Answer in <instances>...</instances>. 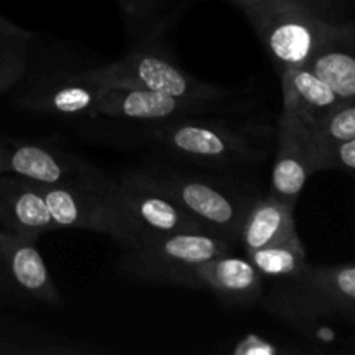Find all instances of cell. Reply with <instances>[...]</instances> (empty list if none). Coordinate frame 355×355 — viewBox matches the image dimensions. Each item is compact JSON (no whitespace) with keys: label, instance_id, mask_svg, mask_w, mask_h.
Returning a JSON list of instances; mask_svg holds the SVG:
<instances>
[{"label":"cell","instance_id":"obj_1","mask_svg":"<svg viewBox=\"0 0 355 355\" xmlns=\"http://www.w3.org/2000/svg\"><path fill=\"white\" fill-rule=\"evenodd\" d=\"M141 132L162 151L217 170L262 163L269 156L274 134L267 125L227 120L224 114L148 121Z\"/></svg>","mask_w":355,"mask_h":355},{"label":"cell","instance_id":"obj_2","mask_svg":"<svg viewBox=\"0 0 355 355\" xmlns=\"http://www.w3.org/2000/svg\"><path fill=\"white\" fill-rule=\"evenodd\" d=\"M245 16L277 73L304 64L326 42L355 33L343 0H263Z\"/></svg>","mask_w":355,"mask_h":355},{"label":"cell","instance_id":"obj_3","mask_svg":"<svg viewBox=\"0 0 355 355\" xmlns=\"http://www.w3.org/2000/svg\"><path fill=\"white\" fill-rule=\"evenodd\" d=\"M259 304L314 342H335V333L322 326V321L354 319L355 267L307 263L295 279L277 281V286L262 295Z\"/></svg>","mask_w":355,"mask_h":355},{"label":"cell","instance_id":"obj_4","mask_svg":"<svg viewBox=\"0 0 355 355\" xmlns=\"http://www.w3.org/2000/svg\"><path fill=\"white\" fill-rule=\"evenodd\" d=\"M179 205L210 234L236 245L243 217L259 194L253 187L186 170L153 166L123 173Z\"/></svg>","mask_w":355,"mask_h":355},{"label":"cell","instance_id":"obj_5","mask_svg":"<svg viewBox=\"0 0 355 355\" xmlns=\"http://www.w3.org/2000/svg\"><path fill=\"white\" fill-rule=\"evenodd\" d=\"M232 243L205 231H180L142 239L123 248L118 269L142 283L198 290V270L208 260L231 252Z\"/></svg>","mask_w":355,"mask_h":355},{"label":"cell","instance_id":"obj_6","mask_svg":"<svg viewBox=\"0 0 355 355\" xmlns=\"http://www.w3.org/2000/svg\"><path fill=\"white\" fill-rule=\"evenodd\" d=\"M92 78L111 89H141L180 99L203 101V103H231L232 90L214 85L184 71L165 51L155 47L149 38L137 42L123 59L96 69H87Z\"/></svg>","mask_w":355,"mask_h":355},{"label":"cell","instance_id":"obj_7","mask_svg":"<svg viewBox=\"0 0 355 355\" xmlns=\"http://www.w3.org/2000/svg\"><path fill=\"white\" fill-rule=\"evenodd\" d=\"M103 191L127 227L130 236V245L127 248L153 236L180 231H205L172 200L125 175L116 179L107 177L103 184Z\"/></svg>","mask_w":355,"mask_h":355},{"label":"cell","instance_id":"obj_8","mask_svg":"<svg viewBox=\"0 0 355 355\" xmlns=\"http://www.w3.org/2000/svg\"><path fill=\"white\" fill-rule=\"evenodd\" d=\"M104 180L96 186L38 184V187L58 229L99 232L113 239L121 248H127L130 245V236L120 215L104 194Z\"/></svg>","mask_w":355,"mask_h":355},{"label":"cell","instance_id":"obj_9","mask_svg":"<svg viewBox=\"0 0 355 355\" xmlns=\"http://www.w3.org/2000/svg\"><path fill=\"white\" fill-rule=\"evenodd\" d=\"M0 175L45 186H96L106 179L96 166L68 153L17 141H0Z\"/></svg>","mask_w":355,"mask_h":355},{"label":"cell","instance_id":"obj_10","mask_svg":"<svg viewBox=\"0 0 355 355\" xmlns=\"http://www.w3.org/2000/svg\"><path fill=\"white\" fill-rule=\"evenodd\" d=\"M236 111L232 103H203L180 99L166 94L141 89H111L94 110L92 118H118L130 121H165L205 114H229Z\"/></svg>","mask_w":355,"mask_h":355},{"label":"cell","instance_id":"obj_11","mask_svg":"<svg viewBox=\"0 0 355 355\" xmlns=\"http://www.w3.org/2000/svg\"><path fill=\"white\" fill-rule=\"evenodd\" d=\"M111 87L83 73H52L31 78L14 103L37 113L61 116H92L97 103Z\"/></svg>","mask_w":355,"mask_h":355},{"label":"cell","instance_id":"obj_12","mask_svg":"<svg viewBox=\"0 0 355 355\" xmlns=\"http://www.w3.org/2000/svg\"><path fill=\"white\" fill-rule=\"evenodd\" d=\"M38 234L0 227V257L3 279L21 297L47 305H59L61 297L51 270L37 248Z\"/></svg>","mask_w":355,"mask_h":355},{"label":"cell","instance_id":"obj_13","mask_svg":"<svg viewBox=\"0 0 355 355\" xmlns=\"http://www.w3.org/2000/svg\"><path fill=\"white\" fill-rule=\"evenodd\" d=\"M311 175L307 130L297 118L283 113L276 130V155L269 194L283 203L297 207L298 198Z\"/></svg>","mask_w":355,"mask_h":355},{"label":"cell","instance_id":"obj_14","mask_svg":"<svg viewBox=\"0 0 355 355\" xmlns=\"http://www.w3.org/2000/svg\"><path fill=\"white\" fill-rule=\"evenodd\" d=\"M198 290L210 291L227 307H252L263 295V277L248 257L227 252L200 267Z\"/></svg>","mask_w":355,"mask_h":355},{"label":"cell","instance_id":"obj_15","mask_svg":"<svg viewBox=\"0 0 355 355\" xmlns=\"http://www.w3.org/2000/svg\"><path fill=\"white\" fill-rule=\"evenodd\" d=\"M0 227L38 236L58 231L37 182L0 175Z\"/></svg>","mask_w":355,"mask_h":355},{"label":"cell","instance_id":"obj_16","mask_svg":"<svg viewBox=\"0 0 355 355\" xmlns=\"http://www.w3.org/2000/svg\"><path fill=\"white\" fill-rule=\"evenodd\" d=\"M293 211V205L283 203L270 194L257 196L250 203L239 227L238 243L245 248V253L295 234L297 227Z\"/></svg>","mask_w":355,"mask_h":355},{"label":"cell","instance_id":"obj_17","mask_svg":"<svg viewBox=\"0 0 355 355\" xmlns=\"http://www.w3.org/2000/svg\"><path fill=\"white\" fill-rule=\"evenodd\" d=\"M283 85V111L300 120H314L343 103L321 78L304 64L279 73Z\"/></svg>","mask_w":355,"mask_h":355},{"label":"cell","instance_id":"obj_18","mask_svg":"<svg viewBox=\"0 0 355 355\" xmlns=\"http://www.w3.org/2000/svg\"><path fill=\"white\" fill-rule=\"evenodd\" d=\"M354 40L355 33H349L326 42L304 62L342 101H355Z\"/></svg>","mask_w":355,"mask_h":355},{"label":"cell","instance_id":"obj_19","mask_svg":"<svg viewBox=\"0 0 355 355\" xmlns=\"http://www.w3.org/2000/svg\"><path fill=\"white\" fill-rule=\"evenodd\" d=\"M250 262L257 267L262 277L276 281L295 279L307 267V255L298 232L267 245L255 252L246 253Z\"/></svg>","mask_w":355,"mask_h":355},{"label":"cell","instance_id":"obj_20","mask_svg":"<svg viewBox=\"0 0 355 355\" xmlns=\"http://www.w3.org/2000/svg\"><path fill=\"white\" fill-rule=\"evenodd\" d=\"M33 33L0 16V94L16 87L31 66Z\"/></svg>","mask_w":355,"mask_h":355},{"label":"cell","instance_id":"obj_21","mask_svg":"<svg viewBox=\"0 0 355 355\" xmlns=\"http://www.w3.org/2000/svg\"><path fill=\"white\" fill-rule=\"evenodd\" d=\"M297 120L305 127L312 144L329 149L336 142L355 139V101H343L314 120Z\"/></svg>","mask_w":355,"mask_h":355},{"label":"cell","instance_id":"obj_22","mask_svg":"<svg viewBox=\"0 0 355 355\" xmlns=\"http://www.w3.org/2000/svg\"><path fill=\"white\" fill-rule=\"evenodd\" d=\"M118 6L132 33H144L141 40L151 38L153 31L162 28L163 0H118Z\"/></svg>","mask_w":355,"mask_h":355},{"label":"cell","instance_id":"obj_23","mask_svg":"<svg viewBox=\"0 0 355 355\" xmlns=\"http://www.w3.org/2000/svg\"><path fill=\"white\" fill-rule=\"evenodd\" d=\"M328 170H342V172L354 173L355 168V139L342 141L331 148L328 153Z\"/></svg>","mask_w":355,"mask_h":355},{"label":"cell","instance_id":"obj_24","mask_svg":"<svg viewBox=\"0 0 355 355\" xmlns=\"http://www.w3.org/2000/svg\"><path fill=\"white\" fill-rule=\"evenodd\" d=\"M231 354L234 355H277L281 354V349L269 342L267 338L259 335H246L245 338L239 340L232 347Z\"/></svg>","mask_w":355,"mask_h":355},{"label":"cell","instance_id":"obj_25","mask_svg":"<svg viewBox=\"0 0 355 355\" xmlns=\"http://www.w3.org/2000/svg\"><path fill=\"white\" fill-rule=\"evenodd\" d=\"M227 2L234 3V6L239 7L243 12H248V10H252L253 7H257L259 3H262L263 0H227Z\"/></svg>","mask_w":355,"mask_h":355},{"label":"cell","instance_id":"obj_26","mask_svg":"<svg viewBox=\"0 0 355 355\" xmlns=\"http://www.w3.org/2000/svg\"><path fill=\"white\" fill-rule=\"evenodd\" d=\"M0 266H2V267H3V263H2V257H0Z\"/></svg>","mask_w":355,"mask_h":355}]
</instances>
